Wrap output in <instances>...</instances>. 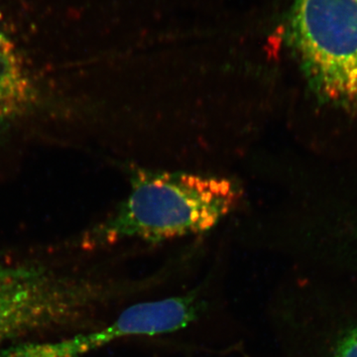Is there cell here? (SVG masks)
I'll return each instance as SVG.
<instances>
[{"label": "cell", "mask_w": 357, "mask_h": 357, "mask_svg": "<svg viewBox=\"0 0 357 357\" xmlns=\"http://www.w3.org/2000/svg\"><path fill=\"white\" fill-rule=\"evenodd\" d=\"M129 287L41 264L0 267V349L40 333L79 328Z\"/></svg>", "instance_id": "7a4b0ae2"}, {"label": "cell", "mask_w": 357, "mask_h": 357, "mask_svg": "<svg viewBox=\"0 0 357 357\" xmlns=\"http://www.w3.org/2000/svg\"><path fill=\"white\" fill-rule=\"evenodd\" d=\"M241 199L230 178L185 172L138 170L128 197L91 230V246L122 241L160 243L215 229Z\"/></svg>", "instance_id": "6da1fadb"}, {"label": "cell", "mask_w": 357, "mask_h": 357, "mask_svg": "<svg viewBox=\"0 0 357 357\" xmlns=\"http://www.w3.org/2000/svg\"><path fill=\"white\" fill-rule=\"evenodd\" d=\"M290 36L312 88L357 116V0H296Z\"/></svg>", "instance_id": "3957f363"}, {"label": "cell", "mask_w": 357, "mask_h": 357, "mask_svg": "<svg viewBox=\"0 0 357 357\" xmlns=\"http://www.w3.org/2000/svg\"><path fill=\"white\" fill-rule=\"evenodd\" d=\"M26 86L13 48H0V114L17 109L24 100Z\"/></svg>", "instance_id": "8992f818"}, {"label": "cell", "mask_w": 357, "mask_h": 357, "mask_svg": "<svg viewBox=\"0 0 357 357\" xmlns=\"http://www.w3.org/2000/svg\"><path fill=\"white\" fill-rule=\"evenodd\" d=\"M309 262L307 272L357 281V227L332 246L318 249Z\"/></svg>", "instance_id": "5b68a950"}, {"label": "cell", "mask_w": 357, "mask_h": 357, "mask_svg": "<svg viewBox=\"0 0 357 357\" xmlns=\"http://www.w3.org/2000/svg\"><path fill=\"white\" fill-rule=\"evenodd\" d=\"M0 48H11L10 43L2 32L1 25H0Z\"/></svg>", "instance_id": "52a82bcc"}, {"label": "cell", "mask_w": 357, "mask_h": 357, "mask_svg": "<svg viewBox=\"0 0 357 357\" xmlns=\"http://www.w3.org/2000/svg\"><path fill=\"white\" fill-rule=\"evenodd\" d=\"M287 323L291 357H357V281L306 272Z\"/></svg>", "instance_id": "277c9868"}]
</instances>
